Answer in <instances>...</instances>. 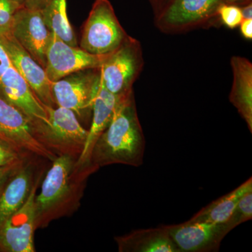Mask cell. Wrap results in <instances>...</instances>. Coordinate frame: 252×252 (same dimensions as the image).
<instances>
[{
	"label": "cell",
	"instance_id": "12",
	"mask_svg": "<svg viewBox=\"0 0 252 252\" xmlns=\"http://www.w3.org/2000/svg\"><path fill=\"white\" fill-rule=\"evenodd\" d=\"M12 35L43 68L51 31L46 26L41 9L23 6L16 11L10 28Z\"/></svg>",
	"mask_w": 252,
	"mask_h": 252
},
{
	"label": "cell",
	"instance_id": "30",
	"mask_svg": "<svg viewBox=\"0 0 252 252\" xmlns=\"http://www.w3.org/2000/svg\"><path fill=\"white\" fill-rule=\"evenodd\" d=\"M12 1H16V2L20 3L21 4H24L26 0H12Z\"/></svg>",
	"mask_w": 252,
	"mask_h": 252
},
{
	"label": "cell",
	"instance_id": "27",
	"mask_svg": "<svg viewBox=\"0 0 252 252\" xmlns=\"http://www.w3.org/2000/svg\"><path fill=\"white\" fill-rule=\"evenodd\" d=\"M243 19H252V2L240 6Z\"/></svg>",
	"mask_w": 252,
	"mask_h": 252
},
{
	"label": "cell",
	"instance_id": "28",
	"mask_svg": "<svg viewBox=\"0 0 252 252\" xmlns=\"http://www.w3.org/2000/svg\"><path fill=\"white\" fill-rule=\"evenodd\" d=\"M252 2V0H223L225 4H234L238 6H244Z\"/></svg>",
	"mask_w": 252,
	"mask_h": 252
},
{
	"label": "cell",
	"instance_id": "26",
	"mask_svg": "<svg viewBox=\"0 0 252 252\" xmlns=\"http://www.w3.org/2000/svg\"><path fill=\"white\" fill-rule=\"evenodd\" d=\"M49 0H26L23 6L29 9H42Z\"/></svg>",
	"mask_w": 252,
	"mask_h": 252
},
{
	"label": "cell",
	"instance_id": "5",
	"mask_svg": "<svg viewBox=\"0 0 252 252\" xmlns=\"http://www.w3.org/2000/svg\"><path fill=\"white\" fill-rule=\"evenodd\" d=\"M109 0H95L83 26L79 47L89 54H112L128 37Z\"/></svg>",
	"mask_w": 252,
	"mask_h": 252
},
{
	"label": "cell",
	"instance_id": "19",
	"mask_svg": "<svg viewBox=\"0 0 252 252\" xmlns=\"http://www.w3.org/2000/svg\"><path fill=\"white\" fill-rule=\"evenodd\" d=\"M66 7V0H49L41 9L43 18L49 31L60 39L69 45L79 46L75 33L68 19Z\"/></svg>",
	"mask_w": 252,
	"mask_h": 252
},
{
	"label": "cell",
	"instance_id": "25",
	"mask_svg": "<svg viewBox=\"0 0 252 252\" xmlns=\"http://www.w3.org/2000/svg\"><path fill=\"white\" fill-rule=\"evenodd\" d=\"M24 160H23L22 162L24 161ZM22 162L8 165V166L0 167V187L4 184L5 180L9 177V175H11L20 165H21Z\"/></svg>",
	"mask_w": 252,
	"mask_h": 252
},
{
	"label": "cell",
	"instance_id": "18",
	"mask_svg": "<svg viewBox=\"0 0 252 252\" xmlns=\"http://www.w3.org/2000/svg\"><path fill=\"white\" fill-rule=\"evenodd\" d=\"M252 190V178L239 186L234 190L214 200L203 207L189 220L191 222L223 223L230 218L239 200L243 195Z\"/></svg>",
	"mask_w": 252,
	"mask_h": 252
},
{
	"label": "cell",
	"instance_id": "16",
	"mask_svg": "<svg viewBox=\"0 0 252 252\" xmlns=\"http://www.w3.org/2000/svg\"><path fill=\"white\" fill-rule=\"evenodd\" d=\"M114 240L119 252H181L165 225L132 230Z\"/></svg>",
	"mask_w": 252,
	"mask_h": 252
},
{
	"label": "cell",
	"instance_id": "13",
	"mask_svg": "<svg viewBox=\"0 0 252 252\" xmlns=\"http://www.w3.org/2000/svg\"><path fill=\"white\" fill-rule=\"evenodd\" d=\"M0 138L44 160L52 162L57 158L35 140L32 133L31 120L21 110L1 97Z\"/></svg>",
	"mask_w": 252,
	"mask_h": 252
},
{
	"label": "cell",
	"instance_id": "14",
	"mask_svg": "<svg viewBox=\"0 0 252 252\" xmlns=\"http://www.w3.org/2000/svg\"><path fill=\"white\" fill-rule=\"evenodd\" d=\"M36 156L21 162L0 187V222L17 212L27 202L42 172L38 171Z\"/></svg>",
	"mask_w": 252,
	"mask_h": 252
},
{
	"label": "cell",
	"instance_id": "15",
	"mask_svg": "<svg viewBox=\"0 0 252 252\" xmlns=\"http://www.w3.org/2000/svg\"><path fill=\"white\" fill-rule=\"evenodd\" d=\"M121 97L114 95L107 91L99 79L98 87L93 101L92 123L89 130L84 151L77 160L78 165H84L91 162V153L94 144L110 124Z\"/></svg>",
	"mask_w": 252,
	"mask_h": 252
},
{
	"label": "cell",
	"instance_id": "7",
	"mask_svg": "<svg viewBox=\"0 0 252 252\" xmlns=\"http://www.w3.org/2000/svg\"><path fill=\"white\" fill-rule=\"evenodd\" d=\"M99 79V69H89L54 81L52 92L56 105L70 109L77 117L89 115Z\"/></svg>",
	"mask_w": 252,
	"mask_h": 252
},
{
	"label": "cell",
	"instance_id": "24",
	"mask_svg": "<svg viewBox=\"0 0 252 252\" xmlns=\"http://www.w3.org/2000/svg\"><path fill=\"white\" fill-rule=\"evenodd\" d=\"M240 32L244 38L252 39V19H243L240 24Z\"/></svg>",
	"mask_w": 252,
	"mask_h": 252
},
{
	"label": "cell",
	"instance_id": "29",
	"mask_svg": "<svg viewBox=\"0 0 252 252\" xmlns=\"http://www.w3.org/2000/svg\"><path fill=\"white\" fill-rule=\"evenodd\" d=\"M168 0H149L151 5H152V8H153L154 11L158 9L159 7L165 4V2Z\"/></svg>",
	"mask_w": 252,
	"mask_h": 252
},
{
	"label": "cell",
	"instance_id": "22",
	"mask_svg": "<svg viewBox=\"0 0 252 252\" xmlns=\"http://www.w3.org/2000/svg\"><path fill=\"white\" fill-rule=\"evenodd\" d=\"M217 14L220 24L231 30L238 27L243 20L240 6L237 5L223 3L219 8Z\"/></svg>",
	"mask_w": 252,
	"mask_h": 252
},
{
	"label": "cell",
	"instance_id": "17",
	"mask_svg": "<svg viewBox=\"0 0 252 252\" xmlns=\"http://www.w3.org/2000/svg\"><path fill=\"white\" fill-rule=\"evenodd\" d=\"M233 84L229 94L230 103L246 122L252 132V63L246 58L234 56L230 59Z\"/></svg>",
	"mask_w": 252,
	"mask_h": 252
},
{
	"label": "cell",
	"instance_id": "21",
	"mask_svg": "<svg viewBox=\"0 0 252 252\" xmlns=\"http://www.w3.org/2000/svg\"><path fill=\"white\" fill-rule=\"evenodd\" d=\"M31 156L32 154L0 138V167L22 162Z\"/></svg>",
	"mask_w": 252,
	"mask_h": 252
},
{
	"label": "cell",
	"instance_id": "3",
	"mask_svg": "<svg viewBox=\"0 0 252 252\" xmlns=\"http://www.w3.org/2000/svg\"><path fill=\"white\" fill-rule=\"evenodd\" d=\"M44 107L48 122H31L32 135L56 157L69 156L78 160L85 147L89 130L81 125L70 109Z\"/></svg>",
	"mask_w": 252,
	"mask_h": 252
},
{
	"label": "cell",
	"instance_id": "6",
	"mask_svg": "<svg viewBox=\"0 0 252 252\" xmlns=\"http://www.w3.org/2000/svg\"><path fill=\"white\" fill-rule=\"evenodd\" d=\"M143 67L140 42L128 36L120 47L107 56L99 68L101 83L114 95L124 97L133 91L132 86Z\"/></svg>",
	"mask_w": 252,
	"mask_h": 252
},
{
	"label": "cell",
	"instance_id": "23",
	"mask_svg": "<svg viewBox=\"0 0 252 252\" xmlns=\"http://www.w3.org/2000/svg\"><path fill=\"white\" fill-rule=\"evenodd\" d=\"M23 6L12 0H0V32L10 31L15 14Z\"/></svg>",
	"mask_w": 252,
	"mask_h": 252
},
{
	"label": "cell",
	"instance_id": "10",
	"mask_svg": "<svg viewBox=\"0 0 252 252\" xmlns=\"http://www.w3.org/2000/svg\"><path fill=\"white\" fill-rule=\"evenodd\" d=\"M0 41L13 65L41 103L47 107H57L52 92V81H50L44 68L20 45L10 31L0 32Z\"/></svg>",
	"mask_w": 252,
	"mask_h": 252
},
{
	"label": "cell",
	"instance_id": "11",
	"mask_svg": "<svg viewBox=\"0 0 252 252\" xmlns=\"http://www.w3.org/2000/svg\"><path fill=\"white\" fill-rule=\"evenodd\" d=\"M165 227L181 252L219 251L222 240L234 229L228 221L215 223L187 220Z\"/></svg>",
	"mask_w": 252,
	"mask_h": 252
},
{
	"label": "cell",
	"instance_id": "20",
	"mask_svg": "<svg viewBox=\"0 0 252 252\" xmlns=\"http://www.w3.org/2000/svg\"><path fill=\"white\" fill-rule=\"evenodd\" d=\"M252 218V190L245 193L239 200L234 210L227 221L229 222L230 224L235 228L241 223L251 220Z\"/></svg>",
	"mask_w": 252,
	"mask_h": 252
},
{
	"label": "cell",
	"instance_id": "8",
	"mask_svg": "<svg viewBox=\"0 0 252 252\" xmlns=\"http://www.w3.org/2000/svg\"><path fill=\"white\" fill-rule=\"evenodd\" d=\"M108 56L89 54L79 46L69 45L51 32L44 69L50 81L54 82L79 71L99 69Z\"/></svg>",
	"mask_w": 252,
	"mask_h": 252
},
{
	"label": "cell",
	"instance_id": "9",
	"mask_svg": "<svg viewBox=\"0 0 252 252\" xmlns=\"http://www.w3.org/2000/svg\"><path fill=\"white\" fill-rule=\"evenodd\" d=\"M41 176L43 174L36 180L25 205L0 222V252H36L34 198Z\"/></svg>",
	"mask_w": 252,
	"mask_h": 252
},
{
	"label": "cell",
	"instance_id": "1",
	"mask_svg": "<svg viewBox=\"0 0 252 252\" xmlns=\"http://www.w3.org/2000/svg\"><path fill=\"white\" fill-rule=\"evenodd\" d=\"M69 156L56 158L34 198L36 229L51 222L70 217L81 206L89 177L99 170L92 162L78 165Z\"/></svg>",
	"mask_w": 252,
	"mask_h": 252
},
{
	"label": "cell",
	"instance_id": "4",
	"mask_svg": "<svg viewBox=\"0 0 252 252\" xmlns=\"http://www.w3.org/2000/svg\"><path fill=\"white\" fill-rule=\"evenodd\" d=\"M223 0H168L154 11V24L165 34L188 32L220 22L219 8Z\"/></svg>",
	"mask_w": 252,
	"mask_h": 252
},
{
	"label": "cell",
	"instance_id": "2",
	"mask_svg": "<svg viewBox=\"0 0 252 252\" xmlns=\"http://www.w3.org/2000/svg\"><path fill=\"white\" fill-rule=\"evenodd\" d=\"M145 138L136 107L133 91L119 99L110 124L96 141L91 162L95 166L143 164Z\"/></svg>",
	"mask_w": 252,
	"mask_h": 252
}]
</instances>
